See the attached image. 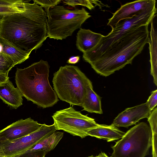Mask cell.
Instances as JSON below:
<instances>
[{
  "mask_svg": "<svg viewBox=\"0 0 157 157\" xmlns=\"http://www.w3.org/2000/svg\"><path fill=\"white\" fill-rule=\"evenodd\" d=\"M47 14L48 36L57 40L71 36L91 17L85 9H70L61 6L45 8Z\"/></svg>",
  "mask_w": 157,
  "mask_h": 157,
  "instance_id": "5",
  "label": "cell"
},
{
  "mask_svg": "<svg viewBox=\"0 0 157 157\" xmlns=\"http://www.w3.org/2000/svg\"><path fill=\"white\" fill-rule=\"evenodd\" d=\"M80 57L79 56H71L67 62L69 64H75L78 62Z\"/></svg>",
  "mask_w": 157,
  "mask_h": 157,
  "instance_id": "28",
  "label": "cell"
},
{
  "mask_svg": "<svg viewBox=\"0 0 157 157\" xmlns=\"http://www.w3.org/2000/svg\"><path fill=\"white\" fill-rule=\"evenodd\" d=\"M60 0H34L33 2L40 5L42 7L47 8L57 5L61 1Z\"/></svg>",
  "mask_w": 157,
  "mask_h": 157,
  "instance_id": "24",
  "label": "cell"
},
{
  "mask_svg": "<svg viewBox=\"0 0 157 157\" xmlns=\"http://www.w3.org/2000/svg\"><path fill=\"white\" fill-rule=\"evenodd\" d=\"M25 1V10L1 20L0 37L22 50L31 52L46 39L47 14L35 2Z\"/></svg>",
  "mask_w": 157,
  "mask_h": 157,
  "instance_id": "1",
  "label": "cell"
},
{
  "mask_svg": "<svg viewBox=\"0 0 157 157\" xmlns=\"http://www.w3.org/2000/svg\"><path fill=\"white\" fill-rule=\"evenodd\" d=\"M103 36L89 29H80L76 36V47L83 53L88 52L98 44Z\"/></svg>",
  "mask_w": 157,
  "mask_h": 157,
  "instance_id": "14",
  "label": "cell"
},
{
  "mask_svg": "<svg viewBox=\"0 0 157 157\" xmlns=\"http://www.w3.org/2000/svg\"><path fill=\"white\" fill-rule=\"evenodd\" d=\"M155 0H140L122 5L108 19L107 25L114 27L121 21L131 18L147 9L155 7Z\"/></svg>",
  "mask_w": 157,
  "mask_h": 157,
  "instance_id": "10",
  "label": "cell"
},
{
  "mask_svg": "<svg viewBox=\"0 0 157 157\" xmlns=\"http://www.w3.org/2000/svg\"><path fill=\"white\" fill-rule=\"evenodd\" d=\"M1 20L0 19V28H1Z\"/></svg>",
  "mask_w": 157,
  "mask_h": 157,
  "instance_id": "31",
  "label": "cell"
},
{
  "mask_svg": "<svg viewBox=\"0 0 157 157\" xmlns=\"http://www.w3.org/2000/svg\"><path fill=\"white\" fill-rule=\"evenodd\" d=\"M83 109L88 112L102 114L101 98L93 90L92 83L86 87V94L82 106Z\"/></svg>",
  "mask_w": 157,
  "mask_h": 157,
  "instance_id": "17",
  "label": "cell"
},
{
  "mask_svg": "<svg viewBox=\"0 0 157 157\" xmlns=\"http://www.w3.org/2000/svg\"><path fill=\"white\" fill-rule=\"evenodd\" d=\"M63 136V132L56 131L27 151L45 150L48 153L55 148Z\"/></svg>",
  "mask_w": 157,
  "mask_h": 157,
  "instance_id": "18",
  "label": "cell"
},
{
  "mask_svg": "<svg viewBox=\"0 0 157 157\" xmlns=\"http://www.w3.org/2000/svg\"><path fill=\"white\" fill-rule=\"evenodd\" d=\"M25 10V1L0 0V19L4 17Z\"/></svg>",
  "mask_w": 157,
  "mask_h": 157,
  "instance_id": "20",
  "label": "cell"
},
{
  "mask_svg": "<svg viewBox=\"0 0 157 157\" xmlns=\"http://www.w3.org/2000/svg\"><path fill=\"white\" fill-rule=\"evenodd\" d=\"M0 157H2L0 156Z\"/></svg>",
  "mask_w": 157,
  "mask_h": 157,
  "instance_id": "33",
  "label": "cell"
},
{
  "mask_svg": "<svg viewBox=\"0 0 157 157\" xmlns=\"http://www.w3.org/2000/svg\"><path fill=\"white\" fill-rule=\"evenodd\" d=\"M2 47V52L11 59L15 65L20 64L29 57L31 52L22 50L0 37Z\"/></svg>",
  "mask_w": 157,
  "mask_h": 157,
  "instance_id": "16",
  "label": "cell"
},
{
  "mask_svg": "<svg viewBox=\"0 0 157 157\" xmlns=\"http://www.w3.org/2000/svg\"><path fill=\"white\" fill-rule=\"evenodd\" d=\"M152 140L150 127L145 122H140L112 147L113 152L110 157H145L149 154Z\"/></svg>",
  "mask_w": 157,
  "mask_h": 157,
  "instance_id": "6",
  "label": "cell"
},
{
  "mask_svg": "<svg viewBox=\"0 0 157 157\" xmlns=\"http://www.w3.org/2000/svg\"><path fill=\"white\" fill-rule=\"evenodd\" d=\"M56 130L54 123L51 125L44 124L25 136L13 140H0V156L14 157L24 153Z\"/></svg>",
  "mask_w": 157,
  "mask_h": 157,
  "instance_id": "9",
  "label": "cell"
},
{
  "mask_svg": "<svg viewBox=\"0 0 157 157\" xmlns=\"http://www.w3.org/2000/svg\"><path fill=\"white\" fill-rule=\"evenodd\" d=\"M42 124L30 117L21 119L0 131V140H13L20 138L35 132Z\"/></svg>",
  "mask_w": 157,
  "mask_h": 157,
  "instance_id": "11",
  "label": "cell"
},
{
  "mask_svg": "<svg viewBox=\"0 0 157 157\" xmlns=\"http://www.w3.org/2000/svg\"><path fill=\"white\" fill-rule=\"evenodd\" d=\"M125 133L111 125L99 124L97 127L89 130L87 134L88 136L110 142L119 140Z\"/></svg>",
  "mask_w": 157,
  "mask_h": 157,
  "instance_id": "15",
  "label": "cell"
},
{
  "mask_svg": "<svg viewBox=\"0 0 157 157\" xmlns=\"http://www.w3.org/2000/svg\"><path fill=\"white\" fill-rule=\"evenodd\" d=\"M2 44L0 43V53L2 52Z\"/></svg>",
  "mask_w": 157,
  "mask_h": 157,
  "instance_id": "30",
  "label": "cell"
},
{
  "mask_svg": "<svg viewBox=\"0 0 157 157\" xmlns=\"http://www.w3.org/2000/svg\"><path fill=\"white\" fill-rule=\"evenodd\" d=\"M93 157H109L105 153L101 152L98 156Z\"/></svg>",
  "mask_w": 157,
  "mask_h": 157,
  "instance_id": "29",
  "label": "cell"
},
{
  "mask_svg": "<svg viewBox=\"0 0 157 157\" xmlns=\"http://www.w3.org/2000/svg\"><path fill=\"white\" fill-rule=\"evenodd\" d=\"M151 112L147 102L127 108L118 115L111 125L116 127L128 128L136 124L142 119L147 118Z\"/></svg>",
  "mask_w": 157,
  "mask_h": 157,
  "instance_id": "12",
  "label": "cell"
},
{
  "mask_svg": "<svg viewBox=\"0 0 157 157\" xmlns=\"http://www.w3.org/2000/svg\"><path fill=\"white\" fill-rule=\"evenodd\" d=\"M148 25L132 28L103 51L87 60L98 74L107 77L132 64L150 38Z\"/></svg>",
  "mask_w": 157,
  "mask_h": 157,
  "instance_id": "2",
  "label": "cell"
},
{
  "mask_svg": "<svg viewBox=\"0 0 157 157\" xmlns=\"http://www.w3.org/2000/svg\"><path fill=\"white\" fill-rule=\"evenodd\" d=\"M93 155H91V156H88V157H93Z\"/></svg>",
  "mask_w": 157,
  "mask_h": 157,
  "instance_id": "32",
  "label": "cell"
},
{
  "mask_svg": "<svg viewBox=\"0 0 157 157\" xmlns=\"http://www.w3.org/2000/svg\"><path fill=\"white\" fill-rule=\"evenodd\" d=\"M50 66L41 60L24 69L17 68L15 80L17 87L28 101L39 107H52L59 101L48 80Z\"/></svg>",
  "mask_w": 157,
  "mask_h": 157,
  "instance_id": "3",
  "label": "cell"
},
{
  "mask_svg": "<svg viewBox=\"0 0 157 157\" xmlns=\"http://www.w3.org/2000/svg\"><path fill=\"white\" fill-rule=\"evenodd\" d=\"M150 23L151 38L149 44L150 54L151 74L153 78L154 83L157 86V32L154 29L153 21Z\"/></svg>",
  "mask_w": 157,
  "mask_h": 157,
  "instance_id": "19",
  "label": "cell"
},
{
  "mask_svg": "<svg viewBox=\"0 0 157 157\" xmlns=\"http://www.w3.org/2000/svg\"><path fill=\"white\" fill-rule=\"evenodd\" d=\"M146 102L150 109L151 111L157 105V90L151 92V95L149 97Z\"/></svg>",
  "mask_w": 157,
  "mask_h": 157,
  "instance_id": "26",
  "label": "cell"
},
{
  "mask_svg": "<svg viewBox=\"0 0 157 157\" xmlns=\"http://www.w3.org/2000/svg\"><path fill=\"white\" fill-rule=\"evenodd\" d=\"M47 153L45 150L27 151L14 157H44Z\"/></svg>",
  "mask_w": 157,
  "mask_h": 157,
  "instance_id": "25",
  "label": "cell"
},
{
  "mask_svg": "<svg viewBox=\"0 0 157 157\" xmlns=\"http://www.w3.org/2000/svg\"><path fill=\"white\" fill-rule=\"evenodd\" d=\"M23 95L9 79L0 84V98L12 108L17 109L23 104Z\"/></svg>",
  "mask_w": 157,
  "mask_h": 157,
  "instance_id": "13",
  "label": "cell"
},
{
  "mask_svg": "<svg viewBox=\"0 0 157 157\" xmlns=\"http://www.w3.org/2000/svg\"><path fill=\"white\" fill-rule=\"evenodd\" d=\"M62 1L65 5L73 7L79 5L86 7L90 10L94 8L92 4L93 0H63Z\"/></svg>",
  "mask_w": 157,
  "mask_h": 157,
  "instance_id": "22",
  "label": "cell"
},
{
  "mask_svg": "<svg viewBox=\"0 0 157 157\" xmlns=\"http://www.w3.org/2000/svg\"><path fill=\"white\" fill-rule=\"evenodd\" d=\"M8 73L0 72V84L6 82L9 79Z\"/></svg>",
  "mask_w": 157,
  "mask_h": 157,
  "instance_id": "27",
  "label": "cell"
},
{
  "mask_svg": "<svg viewBox=\"0 0 157 157\" xmlns=\"http://www.w3.org/2000/svg\"><path fill=\"white\" fill-rule=\"evenodd\" d=\"M152 135L156 134L157 128V108H154L151 112L147 118Z\"/></svg>",
  "mask_w": 157,
  "mask_h": 157,
  "instance_id": "23",
  "label": "cell"
},
{
  "mask_svg": "<svg viewBox=\"0 0 157 157\" xmlns=\"http://www.w3.org/2000/svg\"><path fill=\"white\" fill-rule=\"evenodd\" d=\"M15 66L11 59L2 53H0V72L9 73Z\"/></svg>",
  "mask_w": 157,
  "mask_h": 157,
  "instance_id": "21",
  "label": "cell"
},
{
  "mask_svg": "<svg viewBox=\"0 0 157 157\" xmlns=\"http://www.w3.org/2000/svg\"><path fill=\"white\" fill-rule=\"evenodd\" d=\"M52 83L58 97L70 105L82 106L86 87L92 83L75 66H61L53 75Z\"/></svg>",
  "mask_w": 157,
  "mask_h": 157,
  "instance_id": "4",
  "label": "cell"
},
{
  "mask_svg": "<svg viewBox=\"0 0 157 157\" xmlns=\"http://www.w3.org/2000/svg\"><path fill=\"white\" fill-rule=\"evenodd\" d=\"M52 117L57 130H63L81 138L88 136L89 130L99 124L94 119L82 114L72 107L56 111Z\"/></svg>",
  "mask_w": 157,
  "mask_h": 157,
  "instance_id": "8",
  "label": "cell"
},
{
  "mask_svg": "<svg viewBox=\"0 0 157 157\" xmlns=\"http://www.w3.org/2000/svg\"><path fill=\"white\" fill-rule=\"evenodd\" d=\"M154 8L142 11L133 17L121 21L107 35L103 36L98 44L90 50L83 53L82 57L86 61L100 54L117 41L129 29L135 27L149 25L153 20L156 13Z\"/></svg>",
  "mask_w": 157,
  "mask_h": 157,
  "instance_id": "7",
  "label": "cell"
}]
</instances>
